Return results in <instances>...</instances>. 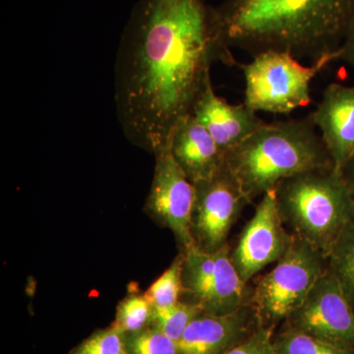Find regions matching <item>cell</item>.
I'll use <instances>...</instances> for the list:
<instances>
[{"mask_svg":"<svg viewBox=\"0 0 354 354\" xmlns=\"http://www.w3.org/2000/svg\"><path fill=\"white\" fill-rule=\"evenodd\" d=\"M220 62L239 66L216 8L204 0H139L114 66V100L123 134L153 156L193 113Z\"/></svg>","mask_w":354,"mask_h":354,"instance_id":"1","label":"cell"},{"mask_svg":"<svg viewBox=\"0 0 354 354\" xmlns=\"http://www.w3.org/2000/svg\"><path fill=\"white\" fill-rule=\"evenodd\" d=\"M192 114L208 130L225 157L267 123L244 102L230 104L218 97L212 81L198 100Z\"/></svg>","mask_w":354,"mask_h":354,"instance_id":"13","label":"cell"},{"mask_svg":"<svg viewBox=\"0 0 354 354\" xmlns=\"http://www.w3.org/2000/svg\"><path fill=\"white\" fill-rule=\"evenodd\" d=\"M225 162L249 203L288 177L333 165L311 115L266 123L228 153Z\"/></svg>","mask_w":354,"mask_h":354,"instance_id":"3","label":"cell"},{"mask_svg":"<svg viewBox=\"0 0 354 354\" xmlns=\"http://www.w3.org/2000/svg\"><path fill=\"white\" fill-rule=\"evenodd\" d=\"M216 11L230 48L252 57L286 51L312 64L339 58L354 24V0H227Z\"/></svg>","mask_w":354,"mask_h":354,"instance_id":"2","label":"cell"},{"mask_svg":"<svg viewBox=\"0 0 354 354\" xmlns=\"http://www.w3.org/2000/svg\"><path fill=\"white\" fill-rule=\"evenodd\" d=\"M353 196H354V188H353Z\"/></svg>","mask_w":354,"mask_h":354,"instance_id":"26","label":"cell"},{"mask_svg":"<svg viewBox=\"0 0 354 354\" xmlns=\"http://www.w3.org/2000/svg\"><path fill=\"white\" fill-rule=\"evenodd\" d=\"M261 326L251 305L223 315L203 313L178 342L180 354H223Z\"/></svg>","mask_w":354,"mask_h":354,"instance_id":"12","label":"cell"},{"mask_svg":"<svg viewBox=\"0 0 354 354\" xmlns=\"http://www.w3.org/2000/svg\"><path fill=\"white\" fill-rule=\"evenodd\" d=\"M274 328L259 326L223 354H274Z\"/></svg>","mask_w":354,"mask_h":354,"instance_id":"23","label":"cell"},{"mask_svg":"<svg viewBox=\"0 0 354 354\" xmlns=\"http://www.w3.org/2000/svg\"><path fill=\"white\" fill-rule=\"evenodd\" d=\"M342 176L351 184V187L354 188V157L346 164V167L342 171Z\"/></svg>","mask_w":354,"mask_h":354,"instance_id":"25","label":"cell"},{"mask_svg":"<svg viewBox=\"0 0 354 354\" xmlns=\"http://www.w3.org/2000/svg\"><path fill=\"white\" fill-rule=\"evenodd\" d=\"M183 263L184 254L180 252L162 276L144 292L153 308L169 307L180 301L183 293Z\"/></svg>","mask_w":354,"mask_h":354,"instance_id":"19","label":"cell"},{"mask_svg":"<svg viewBox=\"0 0 354 354\" xmlns=\"http://www.w3.org/2000/svg\"><path fill=\"white\" fill-rule=\"evenodd\" d=\"M155 158L145 211L158 225L171 230L183 252L194 245L190 227L195 186L174 160L171 148L157 153Z\"/></svg>","mask_w":354,"mask_h":354,"instance_id":"10","label":"cell"},{"mask_svg":"<svg viewBox=\"0 0 354 354\" xmlns=\"http://www.w3.org/2000/svg\"><path fill=\"white\" fill-rule=\"evenodd\" d=\"M174 160L193 184L209 180L227 167L225 157L193 114L184 118L172 135Z\"/></svg>","mask_w":354,"mask_h":354,"instance_id":"14","label":"cell"},{"mask_svg":"<svg viewBox=\"0 0 354 354\" xmlns=\"http://www.w3.org/2000/svg\"><path fill=\"white\" fill-rule=\"evenodd\" d=\"M152 314L153 306L145 293L131 291L118 305L113 324L125 335L134 334L150 326Z\"/></svg>","mask_w":354,"mask_h":354,"instance_id":"20","label":"cell"},{"mask_svg":"<svg viewBox=\"0 0 354 354\" xmlns=\"http://www.w3.org/2000/svg\"><path fill=\"white\" fill-rule=\"evenodd\" d=\"M274 354H354L353 349L321 341L288 325L274 337Z\"/></svg>","mask_w":354,"mask_h":354,"instance_id":"17","label":"cell"},{"mask_svg":"<svg viewBox=\"0 0 354 354\" xmlns=\"http://www.w3.org/2000/svg\"><path fill=\"white\" fill-rule=\"evenodd\" d=\"M327 269V257L295 236L290 249L274 267L252 281L250 305L261 325L274 328L288 320Z\"/></svg>","mask_w":354,"mask_h":354,"instance_id":"5","label":"cell"},{"mask_svg":"<svg viewBox=\"0 0 354 354\" xmlns=\"http://www.w3.org/2000/svg\"><path fill=\"white\" fill-rule=\"evenodd\" d=\"M227 244L216 251L215 272L192 304L204 313L223 315L250 305L251 286L245 283L235 269Z\"/></svg>","mask_w":354,"mask_h":354,"instance_id":"15","label":"cell"},{"mask_svg":"<svg viewBox=\"0 0 354 354\" xmlns=\"http://www.w3.org/2000/svg\"><path fill=\"white\" fill-rule=\"evenodd\" d=\"M68 354H128L127 335L111 324L95 330Z\"/></svg>","mask_w":354,"mask_h":354,"instance_id":"21","label":"cell"},{"mask_svg":"<svg viewBox=\"0 0 354 354\" xmlns=\"http://www.w3.org/2000/svg\"><path fill=\"white\" fill-rule=\"evenodd\" d=\"M328 269L354 304V220L339 235L327 257Z\"/></svg>","mask_w":354,"mask_h":354,"instance_id":"16","label":"cell"},{"mask_svg":"<svg viewBox=\"0 0 354 354\" xmlns=\"http://www.w3.org/2000/svg\"><path fill=\"white\" fill-rule=\"evenodd\" d=\"M286 322L321 341L354 351V304L329 269Z\"/></svg>","mask_w":354,"mask_h":354,"instance_id":"7","label":"cell"},{"mask_svg":"<svg viewBox=\"0 0 354 354\" xmlns=\"http://www.w3.org/2000/svg\"><path fill=\"white\" fill-rule=\"evenodd\" d=\"M310 115L321 132L333 165L342 172L354 157V86L328 85Z\"/></svg>","mask_w":354,"mask_h":354,"instance_id":"11","label":"cell"},{"mask_svg":"<svg viewBox=\"0 0 354 354\" xmlns=\"http://www.w3.org/2000/svg\"><path fill=\"white\" fill-rule=\"evenodd\" d=\"M194 186L190 227L193 243L206 252H216L227 245L230 230L249 201L227 167L214 178Z\"/></svg>","mask_w":354,"mask_h":354,"instance_id":"8","label":"cell"},{"mask_svg":"<svg viewBox=\"0 0 354 354\" xmlns=\"http://www.w3.org/2000/svg\"><path fill=\"white\" fill-rule=\"evenodd\" d=\"M127 342L128 354H180L178 342L153 326L127 335Z\"/></svg>","mask_w":354,"mask_h":354,"instance_id":"22","label":"cell"},{"mask_svg":"<svg viewBox=\"0 0 354 354\" xmlns=\"http://www.w3.org/2000/svg\"><path fill=\"white\" fill-rule=\"evenodd\" d=\"M295 235L279 215L274 190L265 193L230 252L241 278L250 283L265 268L285 255Z\"/></svg>","mask_w":354,"mask_h":354,"instance_id":"9","label":"cell"},{"mask_svg":"<svg viewBox=\"0 0 354 354\" xmlns=\"http://www.w3.org/2000/svg\"><path fill=\"white\" fill-rule=\"evenodd\" d=\"M277 205L288 232L328 257L354 220L353 189L333 165L300 172L274 187Z\"/></svg>","mask_w":354,"mask_h":354,"instance_id":"4","label":"cell"},{"mask_svg":"<svg viewBox=\"0 0 354 354\" xmlns=\"http://www.w3.org/2000/svg\"><path fill=\"white\" fill-rule=\"evenodd\" d=\"M202 313L201 307L180 300L171 306L153 308L150 326L178 342L190 324Z\"/></svg>","mask_w":354,"mask_h":354,"instance_id":"18","label":"cell"},{"mask_svg":"<svg viewBox=\"0 0 354 354\" xmlns=\"http://www.w3.org/2000/svg\"><path fill=\"white\" fill-rule=\"evenodd\" d=\"M339 51L337 60H342L354 68V24Z\"/></svg>","mask_w":354,"mask_h":354,"instance_id":"24","label":"cell"},{"mask_svg":"<svg viewBox=\"0 0 354 354\" xmlns=\"http://www.w3.org/2000/svg\"><path fill=\"white\" fill-rule=\"evenodd\" d=\"M337 57L304 65L286 51L267 50L239 64L245 80L244 104L254 111L288 114L311 102L310 84Z\"/></svg>","mask_w":354,"mask_h":354,"instance_id":"6","label":"cell"}]
</instances>
